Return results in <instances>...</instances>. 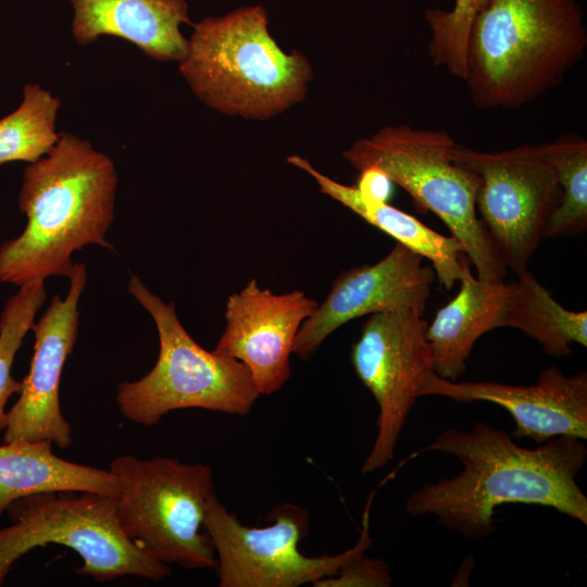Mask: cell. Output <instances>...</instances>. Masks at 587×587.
Segmentation results:
<instances>
[{
    "label": "cell",
    "instance_id": "cell-1",
    "mask_svg": "<svg viewBox=\"0 0 587 587\" xmlns=\"http://www.w3.org/2000/svg\"><path fill=\"white\" fill-rule=\"evenodd\" d=\"M425 450L454 455L463 470L413 490L405 501L411 516L434 515L472 541L495 532V510L504 503L550 507L587 525V498L576 483L587 458L584 439L554 437L529 449L478 422L445 430Z\"/></svg>",
    "mask_w": 587,
    "mask_h": 587
},
{
    "label": "cell",
    "instance_id": "cell-2",
    "mask_svg": "<svg viewBox=\"0 0 587 587\" xmlns=\"http://www.w3.org/2000/svg\"><path fill=\"white\" fill-rule=\"evenodd\" d=\"M117 171L92 143L59 133L54 147L23 173V233L0 247V282L23 286L49 276L68 277L72 253L87 245L114 250L107 240L115 207Z\"/></svg>",
    "mask_w": 587,
    "mask_h": 587
},
{
    "label": "cell",
    "instance_id": "cell-3",
    "mask_svg": "<svg viewBox=\"0 0 587 587\" xmlns=\"http://www.w3.org/2000/svg\"><path fill=\"white\" fill-rule=\"evenodd\" d=\"M577 0H490L473 20L466 84L479 110H514L559 85L584 59Z\"/></svg>",
    "mask_w": 587,
    "mask_h": 587
},
{
    "label": "cell",
    "instance_id": "cell-4",
    "mask_svg": "<svg viewBox=\"0 0 587 587\" xmlns=\"http://www.w3.org/2000/svg\"><path fill=\"white\" fill-rule=\"evenodd\" d=\"M179 72L208 107L245 118H270L300 102L312 79L309 60L286 53L260 5L208 16L191 25Z\"/></svg>",
    "mask_w": 587,
    "mask_h": 587
},
{
    "label": "cell",
    "instance_id": "cell-5",
    "mask_svg": "<svg viewBox=\"0 0 587 587\" xmlns=\"http://www.w3.org/2000/svg\"><path fill=\"white\" fill-rule=\"evenodd\" d=\"M455 145L446 130L400 124L358 139L342 155L359 172L380 170L419 207L437 215L461 245L479 279L503 280L507 267L476 212L480 177L453 159Z\"/></svg>",
    "mask_w": 587,
    "mask_h": 587
},
{
    "label": "cell",
    "instance_id": "cell-6",
    "mask_svg": "<svg viewBox=\"0 0 587 587\" xmlns=\"http://www.w3.org/2000/svg\"><path fill=\"white\" fill-rule=\"evenodd\" d=\"M127 290L151 315L160 346L150 372L117 385L116 403L122 414L146 427L183 409L249 414L261 395L247 367L196 342L178 320L175 303L164 302L138 276L130 275Z\"/></svg>",
    "mask_w": 587,
    "mask_h": 587
},
{
    "label": "cell",
    "instance_id": "cell-7",
    "mask_svg": "<svg viewBox=\"0 0 587 587\" xmlns=\"http://www.w3.org/2000/svg\"><path fill=\"white\" fill-rule=\"evenodd\" d=\"M12 524L0 529V586L14 563L49 544L74 550L83 564L74 571L97 582L133 575L160 580L171 574L128 538L117 520L116 497L58 491L26 496L7 509Z\"/></svg>",
    "mask_w": 587,
    "mask_h": 587
},
{
    "label": "cell",
    "instance_id": "cell-8",
    "mask_svg": "<svg viewBox=\"0 0 587 587\" xmlns=\"http://www.w3.org/2000/svg\"><path fill=\"white\" fill-rule=\"evenodd\" d=\"M109 470L120 482L116 515L128 538L167 565L216 567L204 528L207 504L216 492L209 465L125 454L113 459Z\"/></svg>",
    "mask_w": 587,
    "mask_h": 587
},
{
    "label": "cell",
    "instance_id": "cell-9",
    "mask_svg": "<svg viewBox=\"0 0 587 587\" xmlns=\"http://www.w3.org/2000/svg\"><path fill=\"white\" fill-rule=\"evenodd\" d=\"M268 525H243L213 494L207 504L204 528L216 555L220 587H298L335 575L372 545L369 515L355 545L336 555L308 557L299 542L309 533L308 512L292 503L275 505Z\"/></svg>",
    "mask_w": 587,
    "mask_h": 587
},
{
    "label": "cell",
    "instance_id": "cell-10",
    "mask_svg": "<svg viewBox=\"0 0 587 587\" xmlns=\"http://www.w3.org/2000/svg\"><path fill=\"white\" fill-rule=\"evenodd\" d=\"M453 159L480 177L476 212L503 265L528 268L561 189L538 145L486 152L455 145Z\"/></svg>",
    "mask_w": 587,
    "mask_h": 587
},
{
    "label": "cell",
    "instance_id": "cell-11",
    "mask_svg": "<svg viewBox=\"0 0 587 587\" xmlns=\"http://www.w3.org/2000/svg\"><path fill=\"white\" fill-rule=\"evenodd\" d=\"M427 323L414 309L371 314L351 346L350 361L355 375L378 405L377 434L362 473L375 472L394 460L399 436L419 398V391L434 372Z\"/></svg>",
    "mask_w": 587,
    "mask_h": 587
},
{
    "label": "cell",
    "instance_id": "cell-12",
    "mask_svg": "<svg viewBox=\"0 0 587 587\" xmlns=\"http://www.w3.org/2000/svg\"><path fill=\"white\" fill-rule=\"evenodd\" d=\"M68 278L65 299L54 295L32 327L34 354L20 397L8 411L3 442L48 440L60 449L73 442L71 424L61 412L59 391L63 367L77 338V308L87 278L85 264L75 263Z\"/></svg>",
    "mask_w": 587,
    "mask_h": 587
},
{
    "label": "cell",
    "instance_id": "cell-13",
    "mask_svg": "<svg viewBox=\"0 0 587 587\" xmlns=\"http://www.w3.org/2000/svg\"><path fill=\"white\" fill-rule=\"evenodd\" d=\"M423 257L396 242L375 264L342 271L315 311L301 324L292 353L310 360L323 341L357 317L397 309H414L422 315L435 278Z\"/></svg>",
    "mask_w": 587,
    "mask_h": 587
},
{
    "label": "cell",
    "instance_id": "cell-14",
    "mask_svg": "<svg viewBox=\"0 0 587 587\" xmlns=\"http://www.w3.org/2000/svg\"><path fill=\"white\" fill-rule=\"evenodd\" d=\"M317 305L301 290L274 294L252 278L228 297L225 328L212 351L241 362L260 395L277 392L291 375L296 335Z\"/></svg>",
    "mask_w": 587,
    "mask_h": 587
},
{
    "label": "cell",
    "instance_id": "cell-15",
    "mask_svg": "<svg viewBox=\"0 0 587 587\" xmlns=\"http://www.w3.org/2000/svg\"><path fill=\"white\" fill-rule=\"evenodd\" d=\"M458 402L488 401L505 409L515 422L513 439L536 445L554 437L587 438V374L565 375L559 367L542 370L533 385L499 382H457L433 372L419 391Z\"/></svg>",
    "mask_w": 587,
    "mask_h": 587
},
{
    "label": "cell",
    "instance_id": "cell-16",
    "mask_svg": "<svg viewBox=\"0 0 587 587\" xmlns=\"http://www.w3.org/2000/svg\"><path fill=\"white\" fill-rule=\"evenodd\" d=\"M72 34L79 45L115 36L158 61L180 62L188 39L183 24L192 25L186 0H70Z\"/></svg>",
    "mask_w": 587,
    "mask_h": 587
},
{
    "label": "cell",
    "instance_id": "cell-17",
    "mask_svg": "<svg viewBox=\"0 0 587 587\" xmlns=\"http://www.w3.org/2000/svg\"><path fill=\"white\" fill-rule=\"evenodd\" d=\"M460 282L458 295L426 327L434 372L448 380H458L465 372L466 359L482 335L503 326L512 288V283L475 278L467 260Z\"/></svg>",
    "mask_w": 587,
    "mask_h": 587
},
{
    "label": "cell",
    "instance_id": "cell-18",
    "mask_svg": "<svg viewBox=\"0 0 587 587\" xmlns=\"http://www.w3.org/2000/svg\"><path fill=\"white\" fill-rule=\"evenodd\" d=\"M287 163L309 174L320 191L340 202L371 225L394 237L397 242L428 259L439 283L451 289L463 274L462 247L453 236H444L387 202L367 200L355 186L341 184L319 170L305 158L294 154Z\"/></svg>",
    "mask_w": 587,
    "mask_h": 587
},
{
    "label": "cell",
    "instance_id": "cell-19",
    "mask_svg": "<svg viewBox=\"0 0 587 587\" xmlns=\"http://www.w3.org/2000/svg\"><path fill=\"white\" fill-rule=\"evenodd\" d=\"M120 482L110 471L64 460L48 440L0 445V519L23 497L58 491H86L117 497Z\"/></svg>",
    "mask_w": 587,
    "mask_h": 587
},
{
    "label": "cell",
    "instance_id": "cell-20",
    "mask_svg": "<svg viewBox=\"0 0 587 587\" xmlns=\"http://www.w3.org/2000/svg\"><path fill=\"white\" fill-rule=\"evenodd\" d=\"M503 326L522 330L557 358L571 355L573 342L587 346V312L563 308L528 270L512 283Z\"/></svg>",
    "mask_w": 587,
    "mask_h": 587
},
{
    "label": "cell",
    "instance_id": "cell-21",
    "mask_svg": "<svg viewBox=\"0 0 587 587\" xmlns=\"http://www.w3.org/2000/svg\"><path fill=\"white\" fill-rule=\"evenodd\" d=\"M61 100L39 84L24 86L20 105L0 118V166L10 162H35L59 139L57 116Z\"/></svg>",
    "mask_w": 587,
    "mask_h": 587
},
{
    "label": "cell",
    "instance_id": "cell-22",
    "mask_svg": "<svg viewBox=\"0 0 587 587\" xmlns=\"http://www.w3.org/2000/svg\"><path fill=\"white\" fill-rule=\"evenodd\" d=\"M552 166L561 198L549 216L542 238L584 232L587 226V140L578 135H563L538 145Z\"/></svg>",
    "mask_w": 587,
    "mask_h": 587
},
{
    "label": "cell",
    "instance_id": "cell-23",
    "mask_svg": "<svg viewBox=\"0 0 587 587\" xmlns=\"http://www.w3.org/2000/svg\"><path fill=\"white\" fill-rule=\"evenodd\" d=\"M45 280H33L20 287L8 300L0 316V432L5 429L9 398L18 392L22 382L11 375L12 364L23 340L34 325L36 313L46 300Z\"/></svg>",
    "mask_w": 587,
    "mask_h": 587
},
{
    "label": "cell",
    "instance_id": "cell-24",
    "mask_svg": "<svg viewBox=\"0 0 587 587\" xmlns=\"http://www.w3.org/2000/svg\"><path fill=\"white\" fill-rule=\"evenodd\" d=\"M489 1L454 0L451 10L436 8L424 12L430 29L428 54L435 66H442L450 75L464 80L470 29L475 16Z\"/></svg>",
    "mask_w": 587,
    "mask_h": 587
},
{
    "label": "cell",
    "instance_id": "cell-25",
    "mask_svg": "<svg viewBox=\"0 0 587 587\" xmlns=\"http://www.w3.org/2000/svg\"><path fill=\"white\" fill-rule=\"evenodd\" d=\"M392 583L389 565L365 552L346 563L335 575L321 578L314 587H388Z\"/></svg>",
    "mask_w": 587,
    "mask_h": 587
},
{
    "label": "cell",
    "instance_id": "cell-26",
    "mask_svg": "<svg viewBox=\"0 0 587 587\" xmlns=\"http://www.w3.org/2000/svg\"><path fill=\"white\" fill-rule=\"evenodd\" d=\"M394 183L380 170L366 167L360 171L357 189L367 200L387 202L392 192Z\"/></svg>",
    "mask_w": 587,
    "mask_h": 587
}]
</instances>
